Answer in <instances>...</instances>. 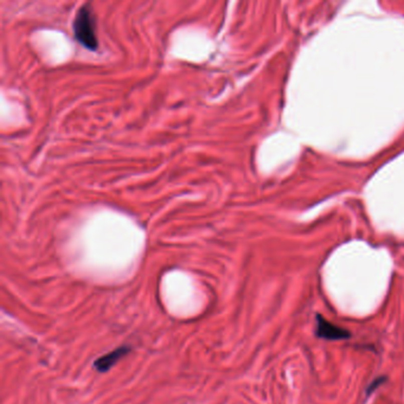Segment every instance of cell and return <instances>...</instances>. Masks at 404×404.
Returning <instances> with one entry per match:
<instances>
[{
	"label": "cell",
	"instance_id": "cell-1",
	"mask_svg": "<svg viewBox=\"0 0 404 404\" xmlns=\"http://www.w3.org/2000/svg\"><path fill=\"white\" fill-rule=\"evenodd\" d=\"M75 39L89 50H96L98 47L96 36V23L93 10L88 4L82 5L74 21Z\"/></svg>",
	"mask_w": 404,
	"mask_h": 404
},
{
	"label": "cell",
	"instance_id": "cell-2",
	"mask_svg": "<svg viewBox=\"0 0 404 404\" xmlns=\"http://www.w3.org/2000/svg\"><path fill=\"white\" fill-rule=\"evenodd\" d=\"M315 320H317L315 334L318 338L326 340H345L351 338L350 331L332 324L331 321L325 319L321 314H317Z\"/></svg>",
	"mask_w": 404,
	"mask_h": 404
},
{
	"label": "cell",
	"instance_id": "cell-3",
	"mask_svg": "<svg viewBox=\"0 0 404 404\" xmlns=\"http://www.w3.org/2000/svg\"><path fill=\"white\" fill-rule=\"evenodd\" d=\"M130 349L129 347H126V346H122V347H119V349L111 351V352L104 354L101 358H98V359L95 362V367H96V370L98 372H107L108 370L111 369L115 364H116L121 358H123L126 354L129 352Z\"/></svg>",
	"mask_w": 404,
	"mask_h": 404
},
{
	"label": "cell",
	"instance_id": "cell-4",
	"mask_svg": "<svg viewBox=\"0 0 404 404\" xmlns=\"http://www.w3.org/2000/svg\"><path fill=\"white\" fill-rule=\"evenodd\" d=\"M384 380H385V378H384V377H379V378H377L376 382L371 383L370 387H369V389H367V393H369V395H370V393L372 392V390L376 389V387L378 386V385H380V384H382V383L384 382Z\"/></svg>",
	"mask_w": 404,
	"mask_h": 404
}]
</instances>
